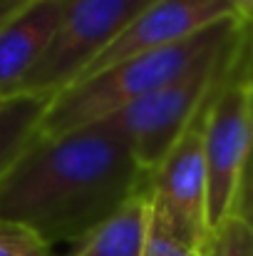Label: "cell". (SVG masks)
Masks as SVG:
<instances>
[{
    "label": "cell",
    "mask_w": 253,
    "mask_h": 256,
    "mask_svg": "<svg viewBox=\"0 0 253 256\" xmlns=\"http://www.w3.org/2000/svg\"><path fill=\"white\" fill-rule=\"evenodd\" d=\"M157 0H67L60 28L20 94L55 97Z\"/></svg>",
    "instance_id": "obj_5"
},
{
    "label": "cell",
    "mask_w": 253,
    "mask_h": 256,
    "mask_svg": "<svg viewBox=\"0 0 253 256\" xmlns=\"http://www.w3.org/2000/svg\"><path fill=\"white\" fill-rule=\"evenodd\" d=\"M0 256H55L52 246L32 229L0 219Z\"/></svg>",
    "instance_id": "obj_12"
},
{
    "label": "cell",
    "mask_w": 253,
    "mask_h": 256,
    "mask_svg": "<svg viewBox=\"0 0 253 256\" xmlns=\"http://www.w3.org/2000/svg\"><path fill=\"white\" fill-rule=\"evenodd\" d=\"M50 97L17 94L0 100V176L40 134V124Z\"/></svg>",
    "instance_id": "obj_10"
},
{
    "label": "cell",
    "mask_w": 253,
    "mask_h": 256,
    "mask_svg": "<svg viewBox=\"0 0 253 256\" xmlns=\"http://www.w3.org/2000/svg\"><path fill=\"white\" fill-rule=\"evenodd\" d=\"M209 107V104H206ZM191 122L181 140L171 147L164 162L149 179L154 219L181 242L201 249L209 226V186L204 157V114Z\"/></svg>",
    "instance_id": "obj_6"
},
{
    "label": "cell",
    "mask_w": 253,
    "mask_h": 256,
    "mask_svg": "<svg viewBox=\"0 0 253 256\" xmlns=\"http://www.w3.org/2000/svg\"><path fill=\"white\" fill-rule=\"evenodd\" d=\"M239 22L244 20L226 18L179 45L124 60L60 90L55 97H50L40 124V137H60L84 124H94L124 112L134 102L174 80L191 60H196L209 45H214Z\"/></svg>",
    "instance_id": "obj_3"
},
{
    "label": "cell",
    "mask_w": 253,
    "mask_h": 256,
    "mask_svg": "<svg viewBox=\"0 0 253 256\" xmlns=\"http://www.w3.org/2000/svg\"><path fill=\"white\" fill-rule=\"evenodd\" d=\"M114 117L60 137H35L0 176V219L22 224L50 246L80 244L149 184Z\"/></svg>",
    "instance_id": "obj_1"
},
{
    "label": "cell",
    "mask_w": 253,
    "mask_h": 256,
    "mask_svg": "<svg viewBox=\"0 0 253 256\" xmlns=\"http://www.w3.org/2000/svg\"><path fill=\"white\" fill-rule=\"evenodd\" d=\"M253 234V152L249 157V164L244 170L241 176V184H239V194H236V202H234V212Z\"/></svg>",
    "instance_id": "obj_14"
},
{
    "label": "cell",
    "mask_w": 253,
    "mask_h": 256,
    "mask_svg": "<svg viewBox=\"0 0 253 256\" xmlns=\"http://www.w3.org/2000/svg\"><path fill=\"white\" fill-rule=\"evenodd\" d=\"M154 206L147 184L94 232H89L70 256H144Z\"/></svg>",
    "instance_id": "obj_9"
},
{
    "label": "cell",
    "mask_w": 253,
    "mask_h": 256,
    "mask_svg": "<svg viewBox=\"0 0 253 256\" xmlns=\"http://www.w3.org/2000/svg\"><path fill=\"white\" fill-rule=\"evenodd\" d=\"M201 249L181 242L179 236H174L169 229H164L154 216H152V229H149V239H147V252L144 256H199Z\"/></svg>",
    "instance_id": "obj_13"
},
{
    "label": "cell",
    "mask_w": 253,
    "mask_h": 256,
    "mask_svg": "<svg viewBox=\"0 0 253 256\" xmlns=\"http://www.w3.org/2000/svg\"><path fill=\"white\" fill-rule=\"evenodd\" d=\"M32 0H0V28L10 20V18H15L25 5H30Z\"/></svg>",
    "instance_id": "obj_15"
},
{
    "label": "cell",
    "mask_w": 253,
    "mask_h": 256,
    "mask_svg": "<svg viewBox=\"0 0 253 256\" xmlns=\"http://www.w3.org/2000/svg\"><path fill=\"white\" fill-rule=\"evenodd\" d=\"M199 256H253L251 229L236 214L226 216L219 226L209 232Z\"/></svg>",
    "instance_id": "obj_11"
},
{
    "label": "cell",
    "mask_w": 253,
    "mask_h": 256,
    "mask_svg": "<svg viewBox=\"0 0 253 256\" xmlns=\"http://www.w3.org/2000/svg\"><path fill=\"white\" fill-rule=\"evenodd\" d=\"M251 68H253V30H251Z\"/></svg>",
    "instance_id": "obj_17"
},
{
    "label": "cell",
    "mask_w": 253,
    "mask_h": 256,
    "mask_svg": "<svg viewBox=\"0 0 253 256\" xmlns=\"http://www.w3.org/2000/svg\"><path fill=\"white\" fill-rule=\"evenodd\" d=\"M236 10V15L253 30V0H229Z\"/></svg>",
    "instance_id": "obj_16"
},
{
    "label": "cell",
    "mask_w": 253,
    "mask_h": 256,
    "mask_svg": "<svg viewBox=\"0 0 253 256\" xmlns=\"http://www.w3.org/2000/svg\"><path fill=\"white\" fill-rule=\"evenodd\" d=\"M249 32L251 28L246 22L234 25L224 38L191 60L174 80L117 114L142 172L152 176L171 147L199 117V112L211 102L214 92L239 62Z\"/></svg>",
    "instance_id": "obj_2"
},
{
    "label": "cell",
    "mask_w": 253,
    "mask_h": 256,
    "mask_svg": "<svg viewBox=\"0 0 253 256\" xmlns=\"http://www.w3.org/2000/svg\"><path fill=\"white\" fill-rule=\"evenodd\" d=\"M253 152V68L251 32L246 48L214 92L204 114V157L209 186V226L234 212L239 184Z\"/></svg>",
    "instance_id": "obj_4"
},
{
    "label": "cell",
    "mask_w": 253,
    "mask_h": 256,
    "mask_svg": "<svg viewBox=\"0 0 253 256\" xmlns=\"http://www.w3.org/2000/svg\"><path fill=\"white\" fill-rule=\"evenodd\" d=\"M67 0H32L0 28V100L17 97L47 52Z\"/></svg>",
    "instance_id": "obj_8"
},
{
    "label": "cell",
    "mask_w": 253,
    "mask_h": 256,
    "mask_svg": "<svg viewBox=\"0 0 253 256\" xmlns=\"http://www.w3.org/2000/svg\"><path fill=\"white\" fill-rule=\"evenodd\" d=\"M226 18H239L229 0H157L84 68L75 82L114 68L124 60L179 45Z\"/></svg>",
    "instance_id": "obj_7"
}]
</instances>
